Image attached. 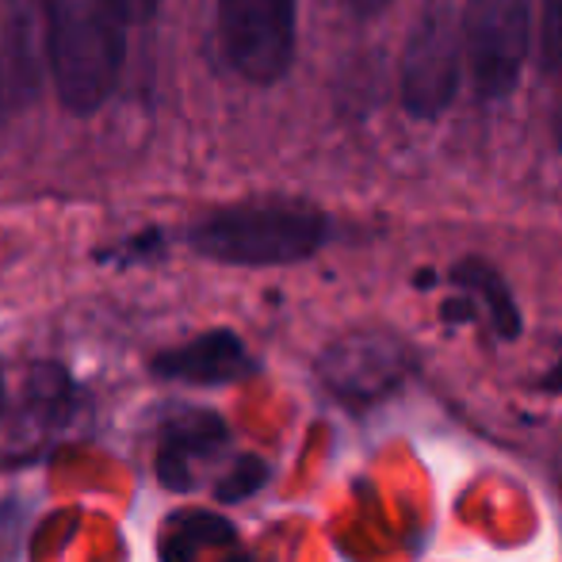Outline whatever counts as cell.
Wrapping results in <instances>:
<instances>
[{"mask_svg":"<svg viewBox=\"0 0 562 562\" xmlns=\"http://www.w3.org/2000/svg\"><path fill=\"white\" fill-rule=\"evenodd\" d=\"M268 482V463L257 456H237L234 463L226 467V474L215 482V497L218 502H245L252 497L260 486Z\"/></svg>","mask_w":562,"mask_h":562,"instance_id":"obj_13","label":"cell"},{"mask_svg":"<svg viewBox=\"0 0 562 562\" xmlns=\"http://www.w3.org/2000/svg\"><path fill=\"white\" fill-rule=\"evenodd\" d=\"M329 237V218L299 200H245L203 215L188 245L215 265L280 268L314 257Z\"/></svg>","mask_w":562,"mask_h":562,"instance_id":"obj_2","label":"cell"},{"mask_svg":"<svg viewBox=\"0 0 562 562\" xmlns=\"http://www.w3.org/2000/svg\"><path fill=\"white\" fill-rule=\"evenodd\" d=\"M149 371L169 383H192V386H223L249 379L257 371V360L249 356L245 340L234 329H207V334L172 345L149 360Z\"/></svg>","mask_w":562,"mask_h":562,"instance_id":"obj_8","label":"cell"},{"mask_svg":"<svg viewBox=\"0 0 562 562\" xmlns=\"http://www.w3.org/2000/svg\"><path fill=\"white\" fill-rule=\"evenodd\" d=\"M229 451V429L218 414L211 409H195L184 406L177 414H169L161 429V440H157V479H161L165 490L172 494H195L211 482L226 474V467L234 459H226Z\"/></svg>","mask_w":562,"mask_h":562,"instance_id":"obj_7","label":"cell"},{"mask_svg":"<svg viewBox=\"0 0 562 562\" xmlns=\"http://www.w3.org/2000/svg\"><path fill=\"white\" fill-rule=\"evenodd\" d=\"M543 61L551 69L562 66V0H543Z\"/></svg>","mask_w":562,"mask_h":562,"instance_id":"obj_14","label":"cell"},{"mask_svg":"<svg viewBox=\"0 0 562 562\" xmlns=\"http://www.w3.org/2000/svg\"><path fill=\"white\" fill-rule=\"evenodd\" d=\"M555 142L562 149V92H559V104H555Z\"/></svg>","mask_w":562,"mask_h":562,"instance_id":"obj_19","label":"cell"},{"mask_svg":"<svg viewBox=\"0 0 562 562\" xmlns=\"http://www.w3.org/2000/svg\"><path fill=\"white\" fill-rule=\"evenodd\" d=\"M451 283L459 291V303H448V314H463L467 322L471 318H486L490 329L497 337L513 340L520 334V311L513 303L505 280L482 260H459L451 268Z\"/></svg>","mask_w":562,"mask_h":562,"instance_id":"obj_12","label":"cell"},{"mask_svg":"<svg viewBox=\"0 0 562 562\" xmlns=\"http://www.w3.org/2000/svg\"><path fill=\"white\" fill-rule=\"evenodd\" d=\"M108 8L123 20V27H138V23H149L161 8V0H104Z\"/></svg>","mask_w":562,"mask_h":562,"instance_id":"obj_15","label":"cell"},{"mask_svg":"<svg viewBox=\"0 0 562 562\" xmlns=\"http://www.w3.org/2000/svg\"><path fill=\"white\" fill-rule=\"evenodd\" d=\"M414 371V348L391 334H348L318 360V383L348 406H371L402 386Z\"/></svg>","mask_w":562,"mask_h":562,"instance_id":"obj_6","label":"cell"},{"mask_svg":"<svg viewBox=\"0 0 562 562\" xmlns=\"http://www.w3.org/2000/svg\"><path fill=\"white\" fill-rule=\"evenodd\" d=\"M126 61V27L104 0H50L46 74L61 108L97 115L115 97Z\"/></svg>","mask_w":562,"mask_h":562,"instance_id":"obj_1","label":"cell"},{"mask_svg":"<svg viewBox=\"0 0 562 562\" xmlns=\"http://www.w3.org/2000/svg\"><path fill=\"white\" fill-rule=\"evenodd\" d=\"M0 104H4V46H0Z\"/></svg>","mask_w":562,"mask_h":562,"instance_id":"obj_20","label":"cell"},{"mask_svg":"<svg viewBox=\"0 0 562 562\" xmlns=\"http://www.w3.org/2000/svg\"><path fill=\"white\" fill-rule=\"evenodd\" d=\"M386 4H391V0H348V8H352L356 15H375V12H383Z\"/></svg>","mask_w":562,"mask_h":562,"instance_id":"obj_16","label":"cell"},{"mask_svg":"<svg viewBox=\"0 0 562 562\" xmlns=\"http://www.w3.org/2000/svg\"><path fill=\"white\" fill-rule=\"evenodd\" d=\"M74 379L54 363H35L27 375V386L20 391V402L8 406L4 422L8 437H12L15 451H31L35 445H46L54 432L66 425L74 414Z\"/></svg>","mask_w":562,"mask_h":562,"instance_id":"obj_9","label":"cell"},{"mask_svg":"<svg viewBox=\"0 0 562 562\" xmlns=\"http://www.w3.org/2000/svg\"><path fill=\"white\" fill-rule=\"evenodd\" d=\"M540 386H543V391H555V394H562V360L555 363V368L548 371V375L540 379Z\"/></svg>","mask_w":562,"mask_h":562,"instance_id":"obj_17","label":"cell"},{"mask_svg":"<svg viewBox=\"0 0 562 562\" xmlns=\"http://www.w3.org/2000/svg\"><path fill=\"white\" fill-rule=\"evenodd\" d=\"M295 0H218L226 61L249 85H276L295 61Z\"/></svg>","mask_w":562,"mask_h":562,"instance_id":"obj_5","label":"cell"},{"mask_svg":"<svg viewBox=\"0 0 562 562\" xmlns=\"http://www.w3.org/2000/svg\"><path fill=\"white\" fill-rule=\"evenodd\" d=\"M8 414V383H4V368H0V422Z\"/></svg>","mask_w":562,"mask_h":562,"instance_id":"obj_18","label":"cell"},{"mask_svg":"<svg viewBox=\"0 0 562 562\" xmlns=\"http://www.w3.org/2000/svg\"><path fill=\"white\" fill-rule=\"evenodd\" d=\"M161 562H249L237 528L207 509H177L157 536Z\"/></svg>","mask_w":562,"mask_h":562,"instance_id":"obj_11","label":"cell"},{"mask_svg":"<svg viewBox=\"0 0 562 562\" xmlns=\"http://www.w3.org/2000/svg\"><path fill=\"white\" fill-rule=\"evenodd\" d=\"M0 38H4V92L12 104L31 100L46 66V15L50 0H0Z\"/></svg>","mask_w":562,"mask_h":562,"instance_id":"obj_10","label":"cell"},{"mask_svg":"<svg viewBox=\"0 0 562 562\" xmlns=\"http://www.w3.org/2000/svg\"><path fill=\"white\" fill-rule=\"evenodd\" d=\"M463 15L451 8V0H429L422 15L409 27L402 46V104L417 119H440L459 92L463 77Z\"/></svg>","mask_w":562,"mask_h":562,"instance_id":"obj_3","label":"cell"},{"mask_svg":"<svg viewBox=\"0 0 562 562\" xmlns=\"http://www.w3.org/2000/svg\"><path fill=\"white\" fill-rule=\"evenodd\" d=\"M463 43L474 92L486 100L509 97L532 46V0H467Z\"/></svg>","mask_w":562,"mask_h":562,"instance_id":"obj_4","label":"cell"}]
</instances>
